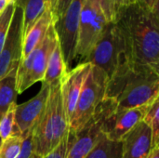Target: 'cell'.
I'll list each match as a JSON object with an SVG mask.
<instances>
[{
  "instance_id": "obj_1",
  "label": "cell",
  "mask_w": 159,
  "mask_h": 158,
  "mask_svg": "<svg viewBox=\"0 0 159 158\" xmlns=\"http://www.w3.org/2000/svg\"><path fill=\"white\" fill-rule=\"evenodd\" d=\"M115 23L124 38L129 63L159 75L158 11L133 3L118 13Z\"/></svg>"
},
{
  "instance_id": "obj_2",
  "label": "cell",
  "mask_w": 159,
  "mask_h": 158,
  "mask_svg": "<svg viewBox=\"0 0 159 158\" xmlns=\"http://www.w3.org/2000/svg\"><path fill=\"white\" fill-rule=\"evenodd\" d=\"M158 96L159 75L127 62L108 80L105 97L118 109H131L149 105Z\"/></svg>"
},
{
  "instance_id": "obj_3",
  "label": "cell",
  "mask_w": 159,
  "mask_h": 158,
  "mask_svg": "<svg viewBox=\"0 0 159 158\" xmlns=\"http://www.w3.org/2000/svg\"><path fill=\"white\" fill-rule=\"evenodd\" d=\"M69 131L61 95L60 82L49 86L45 111L33 131V154L45 157L56 148Z\"/></svg>"
},
{
  "instance_id": "obj_4",
  "label": "cell",
  "mask_w": 159,
  "mask_h": 158,
  "mask_svg": "<svg viewBox=\"0 0 159 158\" xmlns=\"http://www.w3.org/2000/svg\"><path fill=\"white\" fill-rule=\"evenodd\" d=\"M58 45L53 24L48 28L43 40L24 58L21 59L16 73V89L23 93L37 82H42L49 58Z\"/></svg>"
},
{
  "instance_id": "obj_5",
  "label": "cell",
  "mask_w": 159,
  "mask_h": 158,
  "mask_svg": "<svg viewBox=\"0 0 159 158\" xmlns=\"http://www.w3.org/2000/svg\"><path fill=\"white\" fill-rule=\"evenodd\" d=\"M107 83L106 74L101 69L91 65L69 124V130L72 133L82 130L93 117L106 96Z\"/></svg>"
},
{
  "instance_id": "obj_6",
  "label": "cell",
  "mask_w": 159,
  "mask_h": 158,
  "mask_svg": "<svg viewBox=\"0 0 159 158\" xmlns=\"http://www.w3.org/2000/svg\"><path fill=\"white\" fill-rule=\"evenodd\" d=\"M88 62L101 69L108 80L125 63L129 62L125 41L115 22H110L103 34L93 47Z\"/></svg>"
},
{
  "instance_id": "obj_7",
  "label": "cell",
  "mask_w": 159,
  "mask_h": 158,
  "mask_svg": "<svg viewBox=\"0 0 159 158\" xmlns=\"http://www.w3.org/2000/svg\"><path fill=\"white\" fill-rule=\"evenodd\" d=\"M103 13L92 0H85L79 19L75 60L88 62L89 57L108 24Z\"/></svg>"
},
{
  "instance_id": "obj_8",
  "label": "cell",
  "mask_w": 159,
  "mask_h": 158,
  "mask_svg": "<svg viewBox=\"0 0 159 158\" xmlns=\"http://www.w3.org/2000/svg\"><path fill=\"white\" fill-rule=\"evenodd\" d=\"M116 107L114 101L104 98L95 115L77 133L69 130V142L65 158H86L102 137V126L106 115Z\"/></svg>"
},
{
  "instance_id": "obj_9",
  "label": "cell",
  "mask_w": 159,
  "mask_h": 158,
  "mask_svg": "<svg viewBox=\"0 0 159 158\" xmlns=\"http://www.w3.org/2000/svg\"><path fill=\"white\" fill-rule=\"evenodd\" d=\"M85 0H73L65 12L53 22L58 44L67 70L75 61L80 13Z\"/></svg>"
},
{
  "instance_id": "obj_10",
  "label": "cell",
  "mask_w": 159,
  "mask_h": 158,
  "mask_svg": "<svg viewBox=\"0 0 159 158\" xmlns=\"http://www.w3.org/2000/svg\"><path fill=\"white\" fill-rule=\"evenodd\" d=\"M23 15L20 7L15 6L13 17L8 29L7 36L0 52V79L13 69L17 68L22 51Z\"/></svg>"
},
{
  "instance_id": "obj_11",
  "label": "cell",
  "mask_w": 159,
  "mask_h": 158,
  "mask_svg": "<svg viewBox=\"0 0 159 158\" xmlns=\"http://www.w3.org/2000/svg\"><path fill=\"white\" fill-rule=\"evenodd\" d=\"M151 104L131 109H118L115 107L103 120L102 126V134L108 140L119 142L124 135L143 121Z\"/></svg>"
},
{
  "instance_id": "obj_12",
  "label": "cell",
  "mask_w": 159,
  "mask_h": 158,
  "mask_svg": "<svg viewBox=\"0 0 159 158\" xmlns=\"http://www.w3.org/2000/svg\"><path fill=\"white\" fill-rule=\"evenodd\" d=\"M48 93L49 85L42 83L40 90L34 97L20 105H16L13 134L25 137L27 133L34 131L45 111Z\"/></svg>"
},
{
  "instance_id": "obj_13",
  "label": "cell",
  "mask_w": 159,
  "mask_h": 158,
  "mask_svg": "<svg viewBox=\"0 0 159 158\" xmlns=\"http://www.w3.org/2000/svg\"><path fill=\"white\" fill-rule=\"evenodd\" d=\"M90 68L91 64L89 62L78 63L75 68L67 71L60 81L61 95L68 124H70L73 117L76 102Z\"/></svg>"
},
{
  "instance_id": "obj_14",
  "label": "cell",
  "mask_w": 159,
  "mask_h": 158,
  "mask_svg": "<svg viewBox=\"0 0 159 158\" xmlns=\"http://www.w3.org/2000/svg\"><path fill=\"white\" fill-rule=\"evenodd\" d=\"M120 158H145L152 148V132L143 122L138 123L120 141Z\"/></svg>"
},
{
  "instance_id": "obj_15",
  "label": "cell",
  "mask_w": 159,
  "mask_h": 158,
  "mask_svg": "<svg viewBox=\"0 0 159 158\" xmlns=\"http://www.w3.org/2000/svg\"><path fill=\"white\" fill-rule=\"evenodd\" d=\"M53 24V15L50 8H47L29 31L23 35L21 59H24L45 37L48 28ZM20 59V60H21Z\"/></svg>"
},
{
  "instance_id": "obj_16",
  "label": "cell",
  "mask_w": 159,
  "mask_h": 158,
  "mask_svg": "<svg viewBox=\"0 0 159 158\" xmlns=\"http://www.w3.org/2000/svg\"><path fill=\"white\" fill-rule=\"evenodd\" d=\"M14 4L22 10L23 35L29 31L44 11L49 7V0H14Z\"/></svg>"
},
{
  "instance_id": "obj_17",
  "label": "cell",
  "mask_w": 159,
  "mask_h": 158,
  "mask_svg": "<svg viewBox=\"0 0 159 158\" xmlns=\"http://www.w3.org/2000/svg\"><path fill=\"white\" fill-rule=\"evenodd\" d=\"M17 68L0 79V120L9 107L16 103V97L18 95L16 89Z\"/></svg>"
},
{
  "instance_id": "obj_18",
  "label": "cell",
  "mask_w": 159,
  "mask_h": 158,
  "mask_svg": "<svg viewBox=\"0 0 159 158\" xmlns=\"http://www.w3.org/2000/svg\"><path fill=\"white\" fill-rule=\"evenodd\" d=\"M68 70L64 63V61H63V58H62V55H61V52L58 44L49 58L42 83H46L49 86L59 83L61 77L64 75V74Z\"/></svg>"
},
{
  "instance_id": "obj_19",
  "label": "cell",
  "mask_w": 159,
  "mask_h": 158,
  "mask_svg": "<svg viewBox=\"0 0 159 158\" xmlns=\"http://www.w3.org/2000/svg\"><path fill=\"white\" fill-rule=\"evenodd\" d=\"M121 145L108 140L104 135L86 158H120Z\"/></svg>"
},
{
  "instance_id": "obj_20",
  "label": "cell",
  "mask_w": 159,
  "mask_h": 158,
  "mask_svg": "<svg viewBox=\"0 0 159 158\" xmlns=\"http://www.w3.org/2000/svg\"><path fill=\"white\" fill-rule=\"evenodd\" d=\"M102 10L108 22H115L118 13L135 0H92Z\"/></svg>"
},
{
  "instance_id": "obj_21",
  "label": "cell",
  "mask_w": 159,
  "mask_h": 158,
  "mask_svg": "<svg viewBox=\"0 0 159 158\" xmlns=\"http://www.w3.org/2000/svg\"><path fill=\"white\" fill-rule=\"evenodd\" d=\"M143 121L152 132V147L159 145V99L153 102L147 110Z\"/></svg>"
},
{
  "instance_id": "obj_22",
  "label": "cell",
  "mask_w": 159,
  "mask_h": 158,
  "mask_svg": "<svg viewBox=\"0 0 159 158\" xmlns=\"http://www.w3.org/2000/svg\"><path fill=\"white\" fill-rule=\"evenodd\" d=\"M24 137L13 134L0 144V158H17L20 155Z\"/></svg>"
},
{
  "instance_id": "obj_23",
  "label": "cell",
  "mask_w": 159,
  "mask_h": 158,
  "mask_svg": "<svg viewBox=\"0 0 159 158\" xmlns=\"http://www.w3.org/2000/svg\"><path fill=\"white\" fill-rule=\"evenodd\" d=\"M16 105V103H13L0 120V139L2 142L9 138L14 132Z\"/></svg>"
},
{
  "instance_id": "obj_24",
  "label": "cell",
  "mask_w": 159,
  "mask_h": 158,
  "mask_svg": "<svg viewBox=\"0 0 159 158\" xmlns=\"http://www.w3.org/2000/svg\"><path fill=\"white\" fill-rule=\"evenodd\" d=\"M14 9H15V4L13 3L10 6H8L6 8V10L0 15V52L4 47V44L7 36V33H8V29H9L11 20L13 17Z\"/></svg>"
},
{
  "instance_id": "obj_25",
  "label": "cell",
  "mask_w": 159,
  "mask_h": 158,
  "mask_svg": "<svg viewBox=\"0 0 159 158\" xmlns=\"http://www.w3.org/2000/svg\"><path fill=\"white\" fill-rule=\"evenodd\" d=\"M68 142H69V131L61 141L59 145L43 158H65L67 148H68Z\"/></svg>"
},
{
  "instance_id": "obj_26",
  "label": "cell",
  "mask_w": 159,
  "mask_h": 158,
  "mask_svg": "<svg viewBox=\"0 0 159 158\" xmlns=\"http://www.w3.org/2000/svg\"><path fill=\"white\" fill-rule=\"evenodd\" d=\"M32 141H33V131L27 133L26 136L24 137L20 153L17 156V158H29L32 156V154H33Z\"/></svg>"
},
{
  "instance_id": "obj_27",
  "label": "cell",
  "mask_w": 159,
  "mask_h": 158,
  "mask_svg": "<svg viewBox=\"0 0 159 158\" xmlns=\"http://www.w3.org/2000/svg\"><path fill=\"white\" fill-rule=\"evenodd\" d=\"M72 2H73V0H58L57 1L55 9L52 12V15H53V22H54L55 20H57L59 17H61L65 12V10L68 8V7L70 6V4Z\"/></svg>"
},
{
  "instance_id": "obj_28",
  "label": "cell",
  "mask_w": 159,
  "mask_h": 158,
  "mask_svg": "<svg viewBox=\"0 0 159 158\" xmlns=\"http://www.w3.org/2000/svg\"><path fill=\"white\" fill-rule=\"evenodd\" d=\"M135 3H140L154 11H158V0H135Z\"/></svg>"
},
{
  "instance_id": "obj_29",
  "label": "cell",
  "mask_w": 159,
  "mask_h": 158,
  "mask_svg": "<svg viewBox=\"0 0 159 158\" xmlns=\"http://www.w3.org/2000/svg\"><path fill=\"white\" fill-rule=\"evenodd\" d=\"M14 3V0H0V15L6 10V8Z\"/></svg>"
},
{
  "instance_id": "obj_30",
  "label": "cell",
  "mask_w": 159,
  "mask_h": 158,
  "mask_svg": "<svg viewBox=\"0 0 159 158\" xmlns=\"http://www.w3.org/2000/svg\"><path fill=\"white\" fill-rule=\"evenodd\" d=\"M147 158H159V145L154 146L151 148Z\"/></svg>"
},
{
  "instance_id": "obj_31",
  "label": "cell",
  "mask_w": 159,
  "mask_h": 158,
  "mask_svg": "<svg viewBox=\"0 0 159 158\" xmlns=\"http://www.w3.org/2000/svg\"><path fill=\"white\" fill-rule=\"evenodd\" d=\"M57 1H58V0H49V7H50L51 12L54 11L55 7H56V4H57Z\"/></svg>"
},
{
  "instance_id": "obj_32",
  "label": "cell",
  "mask_w": 159,
  "mask_h": 158,
  "mask_svg": "<svg viewBox=\"0 0 159 158\" xmlns=\"http://www.w3.org/2000/svg\"><path fill=\"white\" fill-rule=\"evenodd\" d=\"M29 158H42V157H40V156H35V155L32 154V156H30Z\"/></svg>"
},
{
  "instance_id": "obj_33",
  "label": "cell",
  "mask_w": 159,
  "mask_h": 158,
  "mask_svg": "<svg viewBox=\"0 0 159 158\" xmlns=\"http://www.w3.org/2000/svg\"><path fill=\"white\" fill-rule=\"evenodd\" d=\"M1 142H2V140L0 139V144H1Z\"/></svg>"
},
{
  "instance_id": "obj_34",
  "label": "cell",
  "mask_w": 159,
  "mask_h": 158,
  "mask_svg": "<svg viewBox=\"0 0 159 158\" xmlns=\"http://www.w3.org/2000/svg\"><path fill=\"white\" fill-rule=\"evenodd\" d=\"M147 157H148V156H147ZM147 157H145V158H147Z\"/></svg>"
}]
</instances>
